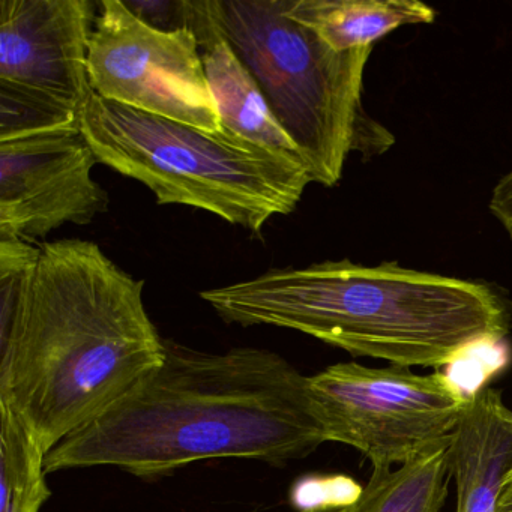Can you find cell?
Masks as SVG:
<instances>
[{
    "label": "cell",
    "instance_id": "8fae6325",
    "mask_svg": "<svg viewBox=\"0 0 512 512\" xmlns=\"http://www.w3.org/2000/svg\"><path fill=\"white\" fill-rule=\"evenodd\" d=\"M188 28L199 41L206 80L217 104L221 127L272 151L304 160L275 118L248 68L215 31L203 0H190Z\"/></svg>",
    "mask_w": 512,
    "mask_h": 512
},
{
    "label": "cell",
    "instance_id": "277c9868",
    "mask_svg": "<svg viewBox=\"0 0 512 512\" xmlns=\"http://www.w3.org/2000/svg\"><path fill=\"white\" fill-rule=\"evenodd\" d=\"M217 34L262 89L301 152L311 181L334 187L352 152L364 160L395 145L368 113L364 77L373 46L337 52L286 13V0H203Z\"/></svg>",
    "mask_w": 512,
    "mask_h": 512
},
{
    "label": "cell",
    "instance_id": "5b68a950",
    "mask_svg": "<svg viewBox=\"0 0 512 512\" xmlns=\"http://www.w3.org/2000/svg\"><path fill=\"white\" fill-rule=\"evenodd\" d=\"M80 130L101 164L146 185L158 205L202 209L253 235L271 218L292 214L313 182L301 158L224 127L200 130L95 92Z\"/></svg>",
    "mask_w": 512,
    "mask_h": 512
},
{
    "label": "cell",
    "instance_id": "e0dca14e",
    "mask_svg": "<svg viewBox=\"0 0 512 512\" xmlns=\"http://www.w3.org/2000/svg\"><path fill=\"white\" fill-rule=\"evenodd\" d=\"M488 211L512 241V169L491 190Z\"/></svg>",
    "mask_w": 512,
    "mask_h": 512
},
{
    "label": "cell",
    "instance_id": "2e32d148",
    "mask_svg": "<svg viewBox=\"0 0 512 512\" xmlns=\"http://www.w3.org/2000/svg\"><path fill=\"white\" fill-rule=\"evenodd\" d=\"M124 4L139 17L158 31L175 32L188 28L190 22V0H155V2H131Z\"/></svg>",
    "mask_w": 512,
    "mask_h": 512
},
{
    "label": "cell",
    "instance_id": "30bf717a",
    "mask_svg": "<svg viewBox=\"0 0 512 512\" xmlns=\"http://www.w3.org/2000/svg\"><path fill=\"white\" fill-rule=\"evenodd\" d=\"M457 488L455 512H496L512 472V409L496 389L469 395L448 448Z\"/></svg>",
    "mask_w": 512,
    "mask_h": 512
},
{
    "label": "cell",
    "instance_id": "7a4b0ae2",
    "mask_svg": "<svg viewBox=\"0 0 512 512\" xmlns=\"http://www.w3.org/2000/svg\"><path fill=\"white\" fill-rule=\"evenodd\" d=\"M328 442L307 376L257 347L203 352L166 340L136 388L47 454L46 472L110 466L139 478L214 458L286 464Z\"/></svg>",
    "mask_w": 512,
    "mask_h": 512
},
{
    "label": "cell",
    "instance_id": "6da1fadb",
    "mask_svg": "<svg viewBox=\"0 0 512 512\" xmlns=\"http://www.w3.org/2000/svg\"><path fill=\"white\" fill-rule=\"evenodd\" d=\"M143 290L95 242L0 253V403L46 454L164 361Z\"/></svg>",
    "mask_w": 512,
    "mask_h": 512
},
{
    "label": "cell",
    "instance_id": "5bb4252c",
    "mask_svg": "<svg viewBox=\"0 0 512 512\" xmlns=\"http://www.w3.org/2000/svg\"><path fill=\"white\" fill-rule=\"evenodd\" d=\"M46 452L16 413L0 403V512H40L52 496Z\"/></svg>",
    "mask_w": 512,
    "mask_h": 512
},
{
    "label": "cell",
    "instance_id": "8992f818",
    "mask_svg": "<svg viewBox=\"0 0 512 512\" xmlns=\"http://www.w3.org/2000/svg\"><path fill=\"white\" fill-rule=\"evenodd\" d=\"M328 442L358 449L373 467L409 463L451 440L469 395L446 374L391 365H329L307 376Z\"/></svg>",
    "mask_w": 512,
    "mask_h": 512
},
{
    "label": "cell",
    "instance_id": "ba28073f",
    "mask_svg": "<svg viewBox=\"0 0 512 512\" xmlns=\"http://www.w3.org/2000/svg\"><path fill=\"white\" fill-rule=\"evenodd\" d=\"M100 163L80 128L0 142V238L37 242L109 209L92 178Z\"/></svg>",
    "mask_w": 512,
    "mask_h": 512
},
{
    "label": "cell",
    "instance_id": "9a60e30c",
    "mask_svg": "<svg viewBox=\"0 0 512 512\" xmlns=\"http://www.w3.org/2000/svg\"><path fill=\"white\" fill-rule=\"evenodd\" d=\"M80 128V113L40 92L0 82V142Z\"/></svg>",
    "mask_w": 512,
    "mask_h": 512
},
{
    "label": "cell",
    "instance_id": "52a82bcc",
    "mask_svg": "<svg viewBox=\"0 0 512 512\" xmlns=\"http://www.w3.org/2000/svg\"><path fill=\"white\" fill-rule=\"evenodd\" d=\"M88 74L101 98L200 130H221L194 32L158 31L124 0L98 4Z\"/></svg>",
    "mask_w": 512,
    "mask_h": 512
},
{
    "label": "cell",
    "instance_id": "ac0fdd59",
    "mask_svg": "<svg viewBox=\"0 0 512 512\" xmlns=\"http://www.w3.org/2000/svg\"><path fill=\"white\" fill-rule=\"evenodd\" d=\"M496 512H512V472L503 482L502 494L497 503Z\"/></svg>",
    "mask_w": 512,
    "mask_h": 512
},
{
    "label": "cell",
    "instance_id": "7c38bea8",
    "mask_svg": "<svg viewBox=\"0 0 512 512\" xmlns=\"http://www.w3.org/2000/svg\"><path fill=\"white\" fill-rule=\"evenodd\" d=\"M286 13L337 52L373 46L401 26L430 25L437 17L418 0H286Z\"/></svg>",
    "mask_w": 512,
    "mask_h": 512
},
{
    "label": "cell",
    "instance_id": "9c48e42d",
    "mask_svg": "<svg viewBox=\"0 0 512 512\" xmlns=\"http://www.w3.org/2000/svg\"><path fill=\"white\" fill-rule=\"evenodd\" d=\"M92 0H0V82L40 92L82 115L92 95Z\"/></svg>",
    "mask_w": 512,
    "mask_h": 512
},
{
    "label": "cell",
    "instance_id": "4fadbf2b",
    "mask_svg": "<svg viewBox=\"0 0 512 512\" xmlns=\"http://www.w3.org/2000/svg\"><path fill=\"white\" fill-rule=\"evenodd\" d=\"M448 442L398 469L373 467L370 479L352 499L319 502L298 512H440L448 497Z\"/></svg>",
    "mask_w": 512,
    "mask_h": 512
},
{
    "label": "cell",
    "instance_id": "3957f363",
    "mask_svg": "<svg viewBox=\"0 0 512 512\" xmlns=\"http://www.w3.org/2000/svg\"><path fill=\"white\" fill-rule=\"evenodd\" d=\"M200 298L226 323L293 329L350 355L407 368L454 364L512 329V302L494 284L397 262L272 269Z\"/></svg>",
    "mask_w": 512,
    "mask_h": 512
}]
</instances>
